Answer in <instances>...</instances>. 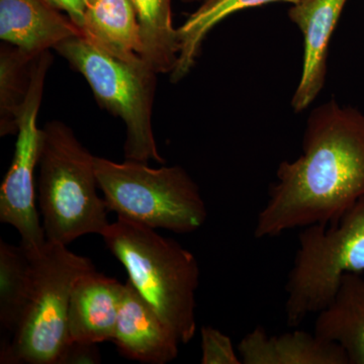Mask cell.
Wrapping results in <instances>:
<instances>
[{
	"mask_svg": "<svg viewBox=\"0 0 364 364\" xmlns=\"http://www.w3.org/2000/svg\"><path fill=\"white\" fill-rule=\"evenodd\" d=\"M258 213L256 239L334 225L364 198V112L330 100L306 119L301 154L282 161Z\"/></svg>",
	"mask_w": 364,
	"mask_h": 364,
	"instance_id": "1",
	"label": "cell"
},
{
	"mask_svg": "<svg viewBox=\"0 0 364 364\" xmlns=\"http://www.w3.org/2000/svg\"><path fill=\"white\" fill-rule=\"evenodd\" d=\"M129 280L162 320L188 344L196 332L200 265L191 251L155 229L119 217L100 235Z\"/></svg>",
	"mask_w": 364,
	"mask_h": 364,
	"instance_id": "2",
	"label": "cell"
},
{
	"mask_svg": "<svg viewBox=\"0 0 364 364\" xmlns=\"http://www.w3.org/2000/svg\"><path fill=\"white\" fill-rule=\"evenodd\" d=\"M42 131L38 200L47 241L68 245L102 235L111 223L97 193L95 156L62 122H49Z\"/></svg>",
	"mask_w": 364,
	"mask_h": 364,
	"instance_id": "3",
	"label": "cell"
},
{
	"mask_svg": "<svg viewBox=\"0 0 364 364\" xmlns=\"http://www.w3.org/2000/svg\"><path fill=\"white\" fill-rule=\"evenodd\" d=\"M95 171L107 208L119 217L177 234L193 233L207 221L200 189L183 167L95 156Z\"/></svg>",
	"mask_w": 364,
	"mask_h": 364,
	"instance_id": "4",
	"label": "cell"
},
{
	"mask_svg": "<svg viewBox=\"0 0 364 364\" xmlns=\"http://www.w3.org/2000/svg\"><path fill=\"white\" fill-rule=\"evenodd\" d=\"M55 51L86 79L98 104L123 121L124 160L164 164L153 130L158 73L144 59L117 58L83 36L60 43Z\"/></svg>",
	"mask_w": 364,
	"mask_h": 364,
	"instance_id": "5",
	"label": "cell"
},
{
	"mask_svg": "<svg viewBox=\"0 0 364 364\" xmlns=\"http://www.w3.org/2000/svg\"><path fill=\"white\" fill-rule=\"evenodd\" d=\"M28 253L33 262L30 298L13 339L2 345L0 363L57 364L70 341L67 321L72 289L95 264L55 242Z\"/></svg>",
	"mask_w": 364,
	"mask_h": 364,
	"instance_id": "6",
	"label": "cell"
},
{
	"mask_svg": "<svg viewBox=\"0 0 364 364\" xmlns=\"http://www.w3.org/2000/svg\"><path fill=\"white\" fill-rule=\"evenodd\" d=\"M287 279V326L298 328L331 304L347 273L364 272V198L334 225L301 228Z\"/></svg>",
	"mask_w": 364,
	"mask_h": 364,
	"instance_id": "7",
	"label": "cell"
},
{
	"mask_svg": "<svg viewBox=\"0 0 364 364\" xmlns=\"http://www.w3.org/2000/svg\"><path fill=\"white\" fill-rule=\"evenodd\" d=\"M53 63L51 51L33 61L30 86L18 117L13 162L0 188V221L20 234L21 245L28 252H39L47 243L44 228L36 208V168L40 162L42 128L38 127L46 77Z\"/></svg>",
	"mask_w": 364,
	"mask_h": 364,
	"instance_id": "8",
	"label": "cell"
},
{
	"mask_svg": "<svg viewBox=\"0 0 364 364\" xmlns=\"http://www.w3.org/2000/svg\"><path fill=\"white\" fill-rule=\"evenodd\" d=\"M348 0H298L289 9V20L304 39L303 66L291 107L301 112L311 107L325 85L330 41Z\"/></svg>",
	"mask_w": 364,
	"mask_h": 364,
	"instance_id": "9",
	"label": "cell"
},
{
	"mask_svg": "<svg viewBox=\"0 0 364 364\" xmlns=\"http://www.w3.org/2000/svg\"><path fill=\"white\" fill-rule=\"evenodd\" d=\"M112 341L124 358L147 364L171 363L178 355L181 343L176 333L129 279Z\"/></svg>",
	"mask_w": 364,
	"mask_h": 364,
	"instance_id": "10",
	"label": "cell"
},
{
	"mask_svg": "<svg viewBox=\"0 0 364 364\" xmlns=\"http://www.w3.org/2000/svg\"><path fill=\"white\" fill-rule=\"evenodd\" d=\"M82 36L68 16L44 0H0V39L31 55H40Z\"/></svg>",
	"mask_w": 364,
	"mask_h": 364,
	"instance_id": "11",
	"label": "cell"
},
{
	"mask_svg": "<svg viewBox=\"0 0 364 364\" xmlns=\"http://www.w3.org/2000/svg\"><path fill=\"white\" fill-rule=\"evenodd\" d=\"M124 284L97 269L79 277L72 289L68 310L70 341L102 343L112 340Z\"/></svg>",
	"mask_w": 364,
	"mask_h": 364,
	"instance_id": "12",
	"label": "cell"
},
{
	"mask_svg": "<svg viewBox=\"0 0 364 364\" xmlns=\"http://www.w3.org/2000/svg\"><path fill=\"white\" fill-rule=\"evenodd\" d=\"M237 350L244 364H349L338 344L301 330L272 336L256 327L242 338Z\"/></svg>",
	"mask_w": 364,
	"mask_h": 364,
	"instance_id": "13",
	"label": "cell"
},
{
	"mask_svg": "<svg viewBox=\"0 0 364 364\" xmlns=\"http://www.w3.org/2000/svg\"><path fill=\"white\" fill-rule=\"evenodd\" d=\"M315 333L341 346L349 364H364V279L347 273L329 306L318 313Z\"/></svg>",
	"mask_w": 364,
	"mask_h": 364,
	"instance_id": "14",
	"label": "cell"
},
{
	"mask_svg": "<svg viewBox=\"0 0 364 364\" xmlns=\"http://www.w3.org/2000/svg\"><path fill=\"white\" fill-rule=\"evenodd\" d=\"M81 33L117 58L143 59L140 26L130 0H95L87 4Z\"/></svg>",
	"mask_w": 364,
	"mask_h": 364,
	"instance_id": "15",
	"label": "cell"
},
{
	"mask_svg": "<svg viewBox=\"0 0 364 364\" xmlns=\"http://www.w3.org/2000/svg\"><path fill=\"white\" fill-rule=\"evenodd\" d=\"M296 1L298 0H202L200 6L177 28L179 54L176 66L169 74L170 80L172 83H177L188 76L195 66L205 38L228 16L244 9L273 2L294 4Z\"/></svg>",
	"mask_w": 364,
	"mask_h": 364,
	"instance_id": "16",
	"label": "cell"
},
{
	"mask_svg": "<svg viewBox=\"0 0 364 364\" xmlns=\"http://www.w3.org/2000/svg\"><path fill=\"white\" fill-rule=\"evenodd\" d=\"M135 9L142 58L156 73H171L179 54L178 30L172 21V0H130Z\"/></svg>",
	"mask_w": 364,
	"mask_h": 364,
	"instance_id": "17",
	"label": "cell"
},
{
	"mask_svg": "<svg viewBox=\"0 0 364 364\" xmlns=\"http://www.w3.org/2000/svg\"><path fill=\"white\" fill-rule=\"evenodd\" d=\"M33 262L23 246L0 240V324L14 334L30 298Z\"/></svg>",
	"mask_w": 364,
	"mask_h": 364,
	"instance_id": "18",
	"label": "cell"
},
{
	"mask_svg": "<svg viewBox=\"0 0 364 364\" xmlns=\"http://www.w3.org/2000/svg\"><path fill=\"white\" fill-rule=\"evenodd\" d=\"M31 55L14 46H2L0 52V135L18 132V117L30 86L33 61Z\"/></svg>",
	"mask_w": 364,
	"mask_h": 364,
	"instance_id": "19",
	"label": "cell"
},
{
	"mask_svg": "<svg viewBox=\"0 0 364 364\" xmlns=\"http://www.w3.org/2000/svg\"><path fill=\"white\" fill-rule=\"evenodd\" d=\"M202 336V364H242L240 355L235 351L229 336L210 326H203Z\"/></svg>",
	"mask_w": 364,
	"mask_h": 364,
	"instance_id": "20",
	"label": "cell"
},
{
	"mask_svg": "<svg viewBox=\"0 0 364 364\" xmlns=\"http://www.w3.org/2000/svg\"><path fill=\"white\" fill-rule=\"evenodd\" d=\"M100 363H102V355L97 344L69 341L57 364H98Z\"/></svg>",
	"mask_w": 364,
	"mask_h": 364,
	"instance_id": "21",
	"label": "cell"
},
{
	"mask_svg": "<svg viewBox=\"0 0 364 364\" xmlns=\"http://www.w3.org/2000/svg\"><path fill=\"white\" fill-rule=\"evenodd\" d=\"M44 1L68 16L81 31L85 21L86 0H44Z\"/></svg>",
	"mask_w": 364,
	"mask_h": 364,
	"instance_id": "22",
	"label": "cell"
},
{
	"mask_svg": "<svg viewBox=\"0 0 364 364\" xmlns=\"http://www.w3.org/2000/svg\"><path fill=\"white\" fill-rule=\"evenodd\" d=\"M184 4H193V2L202 1V0H181Z\"/></svg>",
	"mask_w": 364,
	"mask_h": 364,
	"instance_id": "23",
	"label": "cell"
},
{
	"mask_svg": "<svg viewBox=\"0 0 364 364\" xmlns=\"http://www.w3.org/2000/svg\"><path fill=\"white\" fill-rule=\"evenodd\" d=\"M95 1V0H86V6H87V4H90V2Z\"/></svg>",
	"mask_w": 364,
	"mask_h": 364,
	"instance_id": "24",
	"label": "cell"
}]
</instances>
